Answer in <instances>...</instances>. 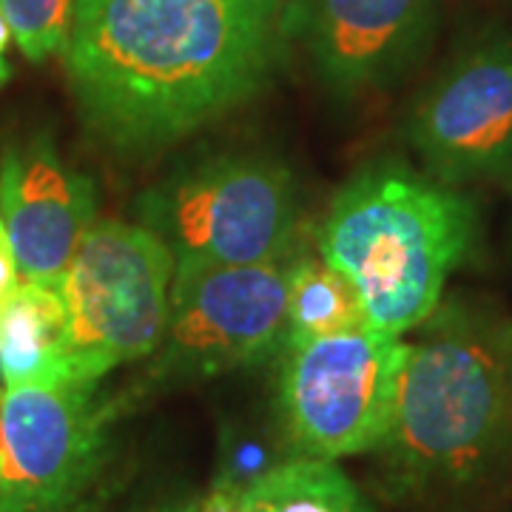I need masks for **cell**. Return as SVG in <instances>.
<instances>
[{
  "mask_svg": "<svg viewBox=\"0 0 512 512\" xmlns=\"http://www.w3.org/2000/svg\"><path fill=\"white\" fill-rule=\"evenodd\" d=\"M282 0H77L63 52L86 123L123 157H154L265 89Z\"/></svg>",
  "mask_w": 512,
  "mask_h": 512,
  "instance_id": "6da1fadb",
  "label": "cell"
},
{
  "mask_svg": "<svg viewBox=\"0 0 512 512\" xmlns=\"http://www.w3.org/2000/svg\"><path fill=\"white\" fill-rule=\"evenodd\" d=\"M419 328L373 450L393 501L467 493L512 450L510 328L461 302L439 305Z\"/></svg>",
  "mask_w": 512,
  "mask_h": 512,
  "instance_id": "7a4b0ae2",
  "label": "cell"
},
{
  "mask_svg": "<svg viewBox=\"0 0 512 512\" xmlns=\"http://www.w3.org/2000/svg\"><path fill=\"white\" fill-rule=\"evenodd\" d=\"M476 242V208L456 185L402 163L359 171L319 225L316 248L362 293L370 325L404 336L441 305Z\"/></svg>",
  "mask_w": 512,
  "mask_h": 512,
  "instance_id": "3957f363",
  "label": "cell"
},
{
  "mask_svg": "<svg viewBox=\"0 0 512 512\" xmlns=\"http://www.w3.org/2000/svg\"><path fill=\"white\" fill-rule=\"evenodd\" d=\"M137 222L163 239L174 265H268L291 256L299 194L276 157L231 151L151 185L137 202Z\"/></svg>",
  "mask_w": 512,
  "mask_h": 512,
  "instance_id": "277c9868",
  "label": "cell"
},
{
  "mask_svg": "<svg viewBox=\"0 0 512 512\" xmlns=\"http://www.w3.org/2000/svg\"><path fill=\"white\" fill-rule=\"evenodd\" d=\"M174 256L140 222L97 220L57 291L66 305L69 376L100 382L151 359L163 339Z\"/></svg>",
  "mask_w": 512,
  "mask_h": 512,
  "instance_id": "5b68a950",
  "label": "cell"
},
{
  "mask_svg": "<svg viewBox=\"0 0 512 512\" xmlns=\"http://www.w3.org/2000/svg\"><path fill=\"white\" fill-rule=\"evenodd\" d=\"M407 342L367 328L282 348L276 416L293 458L342 461L384 439Z\"/></svg>",
  "mask_w": 512,
  "mask_h": 512,
  "instance_id": "8992f818",
  "label": "cell"
},
{
  "mask_svg": "<svg viewBox=\"0 0 512 512\" xmlns=\"http://www.w3.org/2000/svg\"><path fill=\"white\" fill-rule=\"evenodd\" d=\"M291 259L242 268L174 265L154 382L208 379L282 353Z\"/></svg>",
  "mask_w": 512,
  "mask_h": 512,
  "instance_id": "52a82bcc",
  "label": "cell"
},
{
  "mask_svg": "<svg viewBox=\"0 0 512 512\" xmlns=\"http://www.w3.org/2000/svg\"><path fill=\"white\" fill-rule=\"evenodd\" d=\"M114 407L97 382L29 384L0 399V512L72 510L103 467Z\"/></svg>",
  "mask_w": 512,
  "mask_h": 512,
  "instance_id": "ba28073f",
  "label": "cell"
},
{
  "mask_svg": "<svg viewBox=\"0 0 512 512\" xmlns=\"http://www.w3.org/2000/svg\"><path fill=\"white\" fill-rule=\"evenodd\" d=\"M430 177L447 185L512 171V43L487 40L450 63L407 123Z\"/></svg>",
  "mask_w": 512,
  "mask_h": 512,
  "instance_id": "9c48e42d",
  "label": "cell"
},
{
  "mask_svg": "<svg viewBox=\"0 0 512 512\" xmlns=\"http://www.w3.org/2000/svg\"><path fill=\"white\" fill-rule=\"evenodd\" d=\"M439 0H296L285 35L339 97L379 92L402 77L433 35Z\"/></svg>",
  "mask_w": 512,
  "mask_h": 512,
  "instance_id": "30bf717a",
  "label": "cell"
},
{
  "mask_svg": "<svg viewBox=\"0 0 512 512\" xmlns=\"http://www.w3.org/2000/svg\"><path fill=\"white\" fill-rule=\"evenodd\" d=\"M0 220L20 279L57 288L97 222L94 183L63 163L49 137L12 143L0 154Z\"/></svg>",
  "mask_w": 512,
  "mask_h": 512,
  "instance_id": "8fae6325",
  "label": "cell"
},
{
  "mask_svg": "<svg viewBox=\"0 0 512 512\" xmlns=\"http://www.w3.org/2000/svg\"><path fill=\"white\" fill-rule=\"evenodd\" d=\"M66 305L55 285L20 282L0 316V382L6 390L69 376Z\"/></svg>",
  "mask_w": 512,
  "mask_h": 512,
  "instance_id": "7c38bea8",
  "label": "cell"
},
{
  "mask_svg": "<svg viewBox=\"0 0 512 512\" xmlns=\"http://www.w3.org/2000/svg\"><path fill=\"white\" fill-rule=\"evenodd\" d=\"M365 302L359 288L330 265L325 256L302 254L291 259L288 276V345H305L336 333L367 328Z\"/></svg>",
  "mask_w": 512,
  "mask_h": 512,
  "instance_id": "4fadbf2b",
  "label": "cell"
},
{
  "mask_svg": "<svg viewBox=\"0 0 512 512\" xmlns=\"http://www.w3.org/2000/svg\"><path fill=\"white\" fill-rule=\"evenodd\" d=\"M242 512H373L339 461L288 456L242 481Z\"/></svg>",
  "mask_w": 512,
  "mask_h": 512,
  "instance_id": "5bb4252c",
  "label": "cell"
},
{
  "mask_svg": "<svg viewBox=\"0 0 512 512\" xmlns=\"http://www.w3.org/2000/svg\"><path fill=\"white\" fill-rule=\"evenodd\" d=\"M77 0H0L12 40L32 63L63 55L72 35Z\"/></svg>",
  "mask_w": 512,
  "mask_h": 512,
  "instance_id": "9a60e30c",
  "label": "cell"
},
{
  "mask_svg": "<svg viewBox=\"0 0 512 512\" xmlns=\"http://www.w3.org/2000/svg\"><path fill=\"white\" fill-rule=\"evenodd\" d=\"M20 268H18V256H15V248H12V239H9V231L0 220V316L6 311L9 299L15 296V291L20 288Z\"/></svg>",
  "mask_w": 512,
  "mask_h": 512,
  "instance_id": "2e32d148",
  "label": "cell"
},
{
  "mask_svg": "<svg viewBox=\"0 0 512 512\" xmlns=\"http://www.w3.org/2000/svg\"><path fill=\"white\" fill-rule=\"evenodd\" d=\"M197 510V495L194 498H174V501H165L157 510L151 512H194Z\"/></svg>",
  "mask_w": 512,
  "mask_h": 512,
  "instance_id": "e0dca14e",
  "label": "cell"
},
{
  "mask_svg": "<svg viewBox=\"0 0 512 512\" xmlns=\"http://www.w3.org/2000/svg\"><path fill=\"white\" fill-rule=\"evenodd\" d=\"M9 43H12V29H9V23L3 18V12H0V57L6 55Z\"/></svg>",
  "mask_w": 512,
  "mask_h": 512,
  "instance_id": "ac0fdd59",
  "label": "cell"
},
{
  "mask_svg": "<svg viewBox=\"0 0 512 512\" xmlns=\"http://www.w3.org/2000/svg\"><path fill=\"white\" fill-rule=\"evenodd\" d=\"M66 512H100V498H80L72 510Z\"/></svg>",
  "mask_w": 512,
  "mask_h": 512,
  "instance_id": "d6986e66",
  "label": "cell"
},
{
  "mask_svg": "<svg viewBox=\"0 0 512 512\" xmlns=\"http://www.w3.org/2000/svg\"><path fill=\"white\" fill-rule=\"evenodd\" d=\"M6 80H9V66H6V60L0 57V86H3Z\"/></svg>",
  "mask_w": 512,
  "mask_h": 512,
  "instance_id": "ffe728a7",
  "label": "cell"
},
{
  "mask_svg": "<svg viewBox=\"0 0 512 512\" xmlns=\"http://www.w3.org/2000/svg\"><path fill=\"white\" fill-rule=\"evenodd\" d=\"M510 362H512V328H510Z\"/></svg>",
  "mask_w": 512,
  "mask_h": 512,
  "instance_id": "44dd1931",
  "label": "cell"
}]
</instances>
